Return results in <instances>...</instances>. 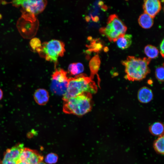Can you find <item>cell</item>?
Instances as JSON below:
<instances>
[{"label":"cell","instance_id":"1","mask_svg":"<svg viewBox=\"0 0 164 164\" xmlns=\"http://www.w3.org/2000/svg\"><path fill=\"white\" fill-rule=\"evenodd\" d=\"M151 59L129 56L122 64L125 66V78L131 81H138L145 78L150 72L148 67Z\"/></svg>","mask_w":164,"mask_h":164},{"label":"cell","instance_id":"2","mask_svg":"<svg viewBox=\"0 0 164 164\" xmlns=\"http://www.w3.org/2000/svg\"><path fill=\"white\" fill-rule=\"evenodd\" d=\"M93 79L84 74L68 78L67 91L63 96V101L85 92L91 94L96 92L97 88Z\"/></svg>","mask_w":164,"mask_h":164},{"label":"cell","instance_id":"3","mask_svg":"<svg viewBox=\"0 0 164 164\" xmlns=\"http://www.w3.org/2000/svg\"><path fill=\"white\" fill-rule=\"evenodd\" d=\"M91 94L82 93L64 101L63 111L66 114L82 116L90 111L92 108Z\"/></svg>","mask_w":164,"mask_h":164},{"label":"cell","instance_id":"4","mask_svg":"<svg viewBox=\"0 0 164 164\" xmlns=\"http://www.w3.org/2000/svg\"><path fill=\"white\" fill-rule=\"evenodd\" d=\"M65 45L62 42L56 39H52L45 42L37 52L46 60L57 63L59 56H63L65 52Z\"/></svg>","mask_w":164,"mask_h":164},{"label":"cell","instance_id":"5","mask_svg":"<svg viewBox=\"0 0 164 164\" xmlns=\"http://www.w3.org/2000/svg\"><path fill=\"white\" fill-rule=\"evenodd\" d=\"M127 30V27L118 16L116 14H112L109 16L106 26L101 28L99 32L110 42H114L124 34Z\"/></svg>","mask_w":164,"mask_h":164},{"label":"cell","instance_id":"6","mask_svg":"<svg viewBox=\"0 0 164 164\" xmlns=\"http://www.w3.org/2000/svg\"><path fill=\"white\" fill-rule=\"evenodd\" d=\"M67 72L63 69H56L52 75L50 89L54 94L63 95L67 90L68 78Z\"/></svg>","mask_w":164,"mask_h":164},{"label":"cell","instance_id":"7","mask_svg":"<svg viewBox=\"0 0 164 164\" xmlns=\"http://www.w3.org/2000/svg\"><path fill=\"white\" fill-rule=\"evenodd\" d=\"M16 7L21 6L22 12H25L34 15H37L45 9L47 4L46 0H17L11 2Z\"/></svg>","mask_w":164,"mask_h":164},{"label":"cell","instance_id":"8","mask_svg":"<svg viewBox=\"0 0 164 164\" xmlns=\"http://www.w3.org/2000/svg\"><path fill=\"white\" fill-rule=\"evenodd\" d=\"M161 8V3L159 0L144 1L143 9L144 12L149 15L153 18L159 12Z\"/></svg>","mask_w":164,"mask_h":164},{"label":"cell","instance_id":"9","mask_svg":"<svg viewBox=\"0 0 164 164\" xmlns=\"http://www.w3.org/2000/svg\"><path fill=\"white\" fill-rule=\"evenodd\" d=\"M24 148L23 144L20 143L7 149L4 154L3 159L17 162L19 160L21 153Z\"/></svg>","mask_w":164,"mask_h":164},{"label":"cell","instance_id":"10","mask_svg":"<svg viewBox=\"0 0 164 164\" xmlns=\"http://www.w3.org/2000/svg\"><path fill=\"white\" fill-rule=\"evenodd\" d=\"M36 102L40 105H45L48 102L49 96L48 92L45 89L39 88L36 90L33 94Z\"/></svg>","mask_w":164,"mask_h":164},{"label":"cell","instance_id":"11","mask_svg":"<svg viewBox=\"0 0 164 164\" xmlns=\"http://www.w3.org/2000/svg\"><path fill=\"white\" fill-rule=\"evenodd\" d=\"M153 97L152 91L147 87H143L138 91V98L139 101L141 103H148L152 100Z\"/></svg>","mask_w":164,"mask_h":164},{"label":"cell","instance_id":"12","mask_svg":"<svg viewBox=\"0 0 164 164\" xmlns=\"http://www.w3.org/2000/svg\"><path fill=\"white\" fill-rule=\"evenodd\" d=\"M132 36L130 34L122 35L117 40L116 44L119 48L124 50L128 48L132 43Z\"/></svg>","mask_w":164,"mask_h":164},{"label":"cell","instance_id":"13","mask_svg":"<svg viewBox=\"0 0 164 164\" xmlns=\"http://www.w3.org/2000/svg\"><path fill=\"white\" fill-rule=\"evenodd\" d=\"M153 19L149 15L144 12L139 16L138 19V22L142 28L148 29L153 25Z\"/></svg>","mask_w":164,"mask_h":164},{"label":"cell","instance_id":"14","mask_svg":"<svg viewBox=\"0 0 164 164\" xmlns=\"http://www.w3.org/2000/svg\"><path fill=\"white\" fill-rule=\"evenodd\" d=\"M101 63V61L98 54L93 57L89 63V67L91 71V76L93 79L94 75L96 74L98 70Z\"/></svg>","mask_w":164,"mask_h":164},{"label":"cell","instance_id":"15","mask_svg":"<svg viewBox=\"0 0 164 164\" xmlns=\"http://www.w3.org/2000/svg\"><path fill=\"white\" fill-rule=\"evenodd\" d=\"M149 131L153 136H160L164 135V125L160 122H156L152 124L149 127Z\"/></svg>","mask_w":164,"mask_h":164},{"label":"cell","instance_id":"16","mask_svg":"<svg viewBox=\"0 0 164 164\" xmlns=\"http://www.w3.org/2000/svg\"><path fill=\"white\" fill-rule=\"evenodd\" d=\"M164 135L158 137L153 143V146L155 152L158 154L164 155Z\"/></svg>","mask_w":164,"mask_h":164},{"label":"cell","instance_id":"17","mask_svg":"<svg viewBox=\"0 0 164 164\" xmlns=\"http://www.w3.org/2000/svg\"><path fill=\"white\" fill-rule=\"evenodd\" d=\"M43 159V156L37 151L32 149L26 162L29 164H38L42 162Z\"/></svg>","mask_w":164,"mask_h":164},{"label":"cell","instance_id":"18","mask_svg":"<svg viewBox=\"0 0 164 164\" xmlns=\"http://www.w3.org/2000/svg\"><path fill=\"white\" fill-rule=\"evenodd\" d=\"M144 51L148 58L150 59L157 57L159 53L158 49L155 46L150 45H148L145 47Z\"/></svg>","mask_w":164,"mask_h":164},{"label":"cell","instance_id":"19","mask_svg":"<svg viewBox=\"0 0 164 164\" xmlns=\"http://www.w3.org/2000/svg\"><path fill=\"white\" fill-rule=\"evenodd\" d=\"M98 39H93L91 42L90 45L87 46L89 48L87 50V52L90 53L92 52H98L100 51L103 47V45L101 42L98 41Z\"/></svg>","mask_w":164,"mask_h":164},{"label":"cell","instance_id":"20","mask_svg":"<svg viewBox=\"0 0 164 164\" xmlns=\"http://www.w3.org/2000/svg\"><path fill=\"white\" fill-rule=\"evenodd\" d=\"M58 159V156L56 154L51 153L46 155L45 158V161L48 164H53L56 163Z\"/></svg>","mask_w":164,"mask_h":164},{"label":"cell","instance_id":"21","mask_svg":"<svg viewBox=\"0 0 164 164\" xmlns=\"http://www.w3.org/2000/svg\"><path fill=\"white\" fill-rule=\"evenodd\" d=\"M31 47L34 51H37L41 46L40 40L38 38H34L32 39L30 43Z\"/></svg>","mask_w":164,"mask_h":164},{"label":"cell","instance_id":"22","mask_svg":"<svg viewBox=\"0 0 164 164\" xmlns=\"http://www.w3.org/2000/svg\"><path fill=\"white\" fill-rule=\"evenodd\" d=\"M155 74L157 79L160 82H162L164 80V67L163 66H160L155 70Z\"/></svg>","mask_w":164,"mask_h":164},{"label":"cell","instance_id":"23","mask_svg":"<svg viewBox=\"0 0 164 164\" xmlns=\"http://www.w3.org/2000/svg\"><path fill=\"white\" fill-rule=\"evenodd\" d=\"M68 70L72 75H76L80 74L79 70L76 63L70 64L68 67Z\"/></svg>","mask_w":164,"mask_h":164},{"label":"cell","instance_id":"24","mask_svg":"<svg viewBox=\"0 0 164 164\" xmlns=\"http://www.w3.org/2000/svg\"><path fill=\"white\" fill-rule=\"evenodd\" d=\"M17 162L9 159H3L1 164H16Z\"/></svg>","mask_w":164,"mask_h":164},{"label":"cell","instance_id":"25","mask_svg":"<svg viewBox=\"0 0 164 164\" xmlns=\"http://www.w3.org/2000/svg\"><path fill=\"white\" fill-rule=\"evenodd\" d=\"M164 39H163L162 40V41L160 45V54L162 57L163 58L164 57Z\"/></svg>","mask_w":164,"mask_h":164},{"label":"cell","instance_id":"26","mask_svg":"<svg viewBox=\"0 0 164 164\" xmlns=\"http://www.w3.org/2000/svg\"><path fill=\"white\" fill-rule=\"evenodd\" d=\"M76 64L78 68L80 73H82L84 70L83 65L80 63H77Z\"/></svg>","mask_w":164,"mask_h":164},{"label":"cell","instance_id":"27","mask_svg":"<svg viewBox=\"0 0 164 164\" xmlns=\"http://www.w3.org/2000/svg\"><path fill=\"white\" fill-rule=\"evenodd\" d=\"M16 164H29L26 162L23 161H18L16 163Z\"/></svg>","mask_w":164,"mask_h":164},{"label":"cell","instance_id":"28","mask_svg":"<svg viewBox=\"0 0 164 164\" xmlns=\"http://www.w3.org/2000/svg\"><path fill=\"white\" fill-rule=\"evenodd\" d=\"M3 96V92L2 90L0 88V100H1Z\"/></svg>","mask_w":164,"mask_h":164},{"label":"cell","instance_id":"29","mask_svg":"<svg viewBox=\"0 0 164 164\" xmlns=\"http://www.w3.org/2000/svg\"><path fill=\"white\" fill-rule=\"evenodd\" d=\"M38 164H47L46 163H45L43 162H42V161L39 162Z\"/></svg>","mask_w":164,"mask_h":164},{"label":"cell","instance_id":"30","mask_svg":"<svg viewBox=\"0 0 164 164\" xmlns=\"http://www.w3.org/2000/svg\"><path fill=\"white\" fill-rule=\"evenodd\" d=\"M90 19V18L89 17H86V20L87 21V20L89 21Z\"/></svg>","mask_w":164,"mask_h":164},{"label":"cell","instance_id":"31","mask_svg":"<svg viewBox=\"0 0 164 164\" xmlns=\"http://www.w3.org/2000/svg\"></svg>","mask_w":164,"mask_h":164}]
</instances>
